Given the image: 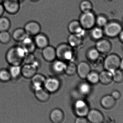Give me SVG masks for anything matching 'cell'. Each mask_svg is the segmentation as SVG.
I'll use <instances>...</instances> for the list:
<instances>
[{
	"label": "cell",
	"mask_w": 123,
	"mask_h": 123,
	"mask_svg": "<svg viewBox=\"0 0 123 123\" xmlns=\"http://www.w3.org/2000/svg\"><path fill=\"white\" fill-rule=\"evenodd\" d=\"M27 53L21 46H14L8 50L6 59L11 65H21Z\"/></svg>",
	"instance_id": "6da1fadb"
},
{
	"label": "cell",
	"mask_w": 123,
	"mask_h": 123,
	"mask_svg": "<svg viewBox=\"0 0 123 123\" xmlns=\"http://www.w3.org/2000/svg\"><path fill=\"white\" fill-rule=\"evenodd\" d=\"M96 17L92 11L82 12L80 16L79 21L82 27L86 30L92 29L96 25Z\"/></svg>",
	"instance_id": "7a4b0ae2"
},
{
	"label": "cell",
	"mask_w": 123,
	"mask_h": 123,
	"mask_svg": "<svg viewBox=\"0 0 123 123\" xmlns=\"http://www.w3.org/2000/svg\"><path fill=\"white\" fill-rule=\"evenodd\" d=\"M121 60L120 57L116 54L108 55L104 60V68L105 70L111 72L113 74L116 70L119 69Z\"/></svg>",
	"instance_id": "3957f363"
},
{
	"label": "cell",
	"mask_w": 123,
	"mask_h": 123,
	"mask_svg": "<svg viewBox=\"0 0 123 123\" xmlns=\"http://www.w3.org/2000/svg\"><path fill=\"white\" fill-rule=\"evenodd\" d=\"M121 25L116 22H108L104 27L103 31L106 36L111 38H114L118 36L123 30Z\"/></svg>",
	"instance_id": "277c9868"
},
{
	"label": "cell",
	"mask_w": 123,
	"mask_h": 123,
	"mask_svg": "<svg viewBox=\"0 0 123 123\" xmlns=\"http://www.w3.org/2000/svg\"><path fill=\"white\" fill-rule=\"evenodd\" d=\"M75 114L78 117L86 116L90 111L89 105L87 103L82 99L77 100L74 105Z\"/></svg>",
	"instance_id": "5b68a950"
},
{
	"label": "cell",
	"mask_w": 123,
	"mask_h": 123,
	"mask_svg": "<svg viewBox=\"0 0 123 123\" xmlns=\"http://www.w3.org/2000/svg\"><path fill=\"white\" fill-rule=\"evenodd\" d=\"M5 11L10 14L18 13L20 8V2L17 0H4L2 3Z\"/></svg>",
	"instance_id": "8992f818"
},
{
	"label": "cell",
	"mask_w": 123,
	"mask_h": 123,
	"mask_svg": "<svg viewBox=\"0 0 123 123\" xmlns=\"http://www.w3.org/2000/svg\"><path fill=\"white\" fill-rule=\"evenodd\" d=\"M60 82L58 79L55 77L46 78L44 83V88L49 93L56 92L60 89Z\"/></svg>",
	"instance_id": "52a82bcc"
},
{
	"label": "cell",
	"mask_w": 123,
	"mask_h": 123,
	"mask_svg": "<svg viewBox=\"0 0 123 123\" xmlns=\"http://www.w3.org/2000/svg\"><path fill=\"white\" fill-rule=\"evenodd\" d=\"M24 29L28 36L35 37L40 33L41 27L38 22L30 21L25 24Z\"/></svg>",
	"instance_id": "ba28073f"
},
{
	"label": "cell",
	"mask_w": 123,
	"mask_h": 123,
	"mask_svg": "<svg viewBox=\"0 0 123 123\" xmlns=\"http://www.w3.org/2000/svg\"><path fill=\"white\" fill-rule=\"evenodd\" d=\"M68 30L71 34H77L83 37L85 34L86 30L83 29L79 20H72L68 26Z\"/></svg>",
	"instance_id": "9c48e42d"
},
{
	"label": "cell",
	"mask_w": 123,
	"mask_h": 123,
	"mask_svg": "<svg viewBox=\"0 0 123 123\" xmlns=\"http://www.w3.org/2000/svg\"><path fill=\"white\" fill-rule=\"evenodd\" d=\"M38 68L33 64H24L21 67V74L26 79H31L37 72Z\"/></svg>",
	"instance_id": "30bf717a"
},
{
	"label": "cell",
	"mask_w": 123,
	"mask_h": 123,
	"mask_svg": "<svg viewBox=\"0 0 123 123\" xmlns=\"http://www.w3.org/2000/svg\"><path fill=\"white\" fill-rule=\"evenodd\" d=\"M42 55L45 61L53 62L57 58L55 48L50 45H48L42 49Z\"/></svg>",
	"instance_id": "8fae6325"
},
{
	"label": "cell",
	"mask_w": 123,
	"mask_h": 123,
	"mask_svg": "<svg viewBox=\"0 0 123 123\" xmlns=\"http://www.w3.org/2000/svg\"><path fill=\"white\" fill-rule=\"evenodd\" d=\"M112 46L111 43L106 39L98 40L95 45V48L100 53L105 54L111 51Z\"/></svg>",
	"instance_id": "7c38bea8"
},
{
	"label": "cell",
	"mask_w": 123,
	"mask_h": 123,
	"mask_svg": "<svg viewBox=\"0 0 123 123\" xmlns=\"http://www.w3.org/2000/svg\"><path fill=\"white\" fill-rule=\"evenodd\" d=\"M86 116L88 121L91 123H103L104 120V117L102 113L95 109L90 110Z\"/></svg>",
	"instance_id": "4fadbf2b"
},
{
	"label": "cell",
	"mask_w": 123,
	"mask_h": 123,
	"mask_svg": "<svg viewBox=\"0 0 123 123\" xmlns=\"http://www.w3.org/2000/svg\"><path fill=\"white\" fill-rule=\"evenodd\" d=\"M91 71L90 66L85 62H81L77 66V73L82 79H86Z\"/></svg>",
	"instance_id": "5bb4252c"
},
{
	"label": "cell",
	"mask_w": 123,
	"mask_h": 123,
	"mask_svg": "<svg viewBox=\"0 0 123 123\" xmlns=\"http://www.w3.org/2000/svg\"><path fill=\"white\" fill-rule=\"evenodd\" d=\"M34 41L36 47L39 49H43L49 45V40L47 36L44 34L40 33L35 36Z\"/></svg>",
	"instance_id": "9a60e30c"
},
{
	"label": "cell",
	"mask_w": 123,
	"mask_h": 123,
	"mask_svg": "<svg viewBox=\"0 0 123 123\" xmlns=\"http://www.w3.org/2000/svg\"><path fill=\"white\" fill-rule=\"evenodd\" d=\"M35 95L39 101L43 102H47L49 99L50 93L42 87L34 89Z\"/></svg>",
	"instance_id": "2e32d148"
},
{
	"label": "cell",
	"mask_w": 123,
	"mask_h": 123,
	"mask_svg": "<svg viewBox=\"0 0 123 123\" xmlns=\"http://www.w3.org/2000/svg\"><path fill=\"white\" fill-rule=\"evenodd\" d=\"M22 47L25 50L27 53H32L36 48L34 40L29 36L27 37L21 42Z\"/></svg>",
	"instance_id": "e0dca14e"
},
{
	"label": "cell",
	"mask_w": 123,
	"mask_h": 123,
	"mask_svg": "<svg viewBox=\"0 0 123 123\" xmlns=\"http://www.w3.org/2000/svg\"><path fill=\"white\" fill-rule=\"evenodd\" d=\"M100 103L103 108L110 110L115 107L116 103V100L111 95H106L102 98Z\"/></svg>",
	"instance_id": "ac0fdd59"
},
{
	"label": "cell",
	"mask_w": 123,
	"mask_h": 123,
	"mask_svg": "<svg viewBox=\"0 0 123 123\" xmlns=\"http://www.w3.org/2000/svg\"><path fill=\"white\" fill-rule=\"evenodd\" d=\"M50 118L53 123H60L63 120L64 114L61 110L56 108L52 111L50 115Z\"/></svg>",
	"instance_id": "d6986e66"
},
{
	"label": "cell",
	"mask_w": 123,
	"mask_h": 123,
	"mask_svg": "<svg viewBox=\"0 0 123 123\" xmlns=\"http://www.w3.org/2000/svg\"><path fill=\"white\" fill-rule=\"evenodd\" d=\"M68 44L72 48L78 47L81 45L83 37L77 34H71L68 37Z\"/></svg>",
	"instance_id": "ffe728a7"
},
{
	"label": "cell",
	"mask_w": 123,
	"mask_h": 123,
	"mask_svg": "<svg viewBox=\"0 0 123 123\" xmlns=\"http://www.w3.org/2000/svg\"><path fill=\"white\" fill-rule=\"evenodd\" d=\"M99 82L104 85L110 84L113 81V74L107 70H104L99 74Z\"/></svg>",
	"instance_id": "44dd1931"
},
{
	"label": "cell",
	"mask_w": 123,
	"mask_h": 123,
	"mask_svg": "<svg viewBox=\"0 0 123 123\" xmlns=\"http://www.w3.org/2000/svg\"><path fill=\"white\" fill-rule=\"evenodd\" d=\"M72 48L68 44L66 43H62L59 45L55 49L57 58L58 60L63 61V57L66 53Z\"/></svg>",
	"instance_id": "7402d4cb"
},
{
	"label": "cell",
	"mask_w": 123,
	"mask_h": 123,
	"mask_svg": "<svg viewBox=\"0 0 123 123\" xmlns=\"http://www.w3.org/2000/svg\"><path fill=\"white\" fill-rule=\"evenodd\" d=\"M28 35L24 28H18L15 29L12 33V37L15 41L21 42Z\"/></svg>",
	"instance_id": "603a6c76"
},
{
	"label": "cell",
	"mask_w": 123,
	"mask_h": 123,
	"mask_svg": "<svg viewBox=\"0 0 123 123\" xmlns=\"http://www.w3.org/2000/svg\"><path fill=\"white\" fill-rule=\"evenodd\" d=\"M46 78L41 74H37L31 78V84L34 89L42 87Z\"/></svg>",
	"instance_id": "cb8c5ba5"
},
{
	"label": "cell",
	"mask_w": 123,
	"mask_h": 123,
	"mask_svg": "<svg viewBox=\"0 0 123 123\" xmlns=\"http://www.w3.org/2000/svg\"><path fill=\"white\" fill-rule=\"evenodd\" d=\"M52 64V69L53 71L57 73L61 74L63 72H65L67 64L63 61L58 60H55L53 62Z\"/></svg>",
	"instance_id": "d4e9b609"
},
{
	"label": "cell",
	"mask_w": 123,
	"mask_h": 123,
	"mask_svg": "<svg viewBox=\"0 0 123 123\" xmlns=\"http://www.w3.org/2000/svg\"><path fill=\"white\" fill-rule=\"evenodd\" d=\"M8 70L11 79H17L19 77L20 74H21V65H11Z\"/></svg>",
	"instance_id": "484cf974"
},
{
	"label": "cell",
	"mask_w": 123,
	"mask_h": 123,
	"mask_svg": "<svg viewBox=\"0 0 123 123\" xmlns=\"http://www.w3.org/2000/svg\"><path fill=\"white\" fill-rule=\"evenodd\" d=\"M91 34L94 39L98 41L102 39L104 35V31L102 27H94L92 29Z\"/></svg>",
	"instance_id": "4316f807"
},
{
	"label": "cell",
	"mask_w": 123,
	"mask_h": 123,
	"mask_svg": "<svg viewBox=\"0 0 123 123\" xmlns=\"http://www.w3.org/2000/svg\"><path fill=\"white\" fill-rule=\"evenodd\" d=\"M93 5L89 0H82L79 4V8L81 12L92 11Z\"/></svg>",
	"instance_id": "83f0119b"
},
{
	"label": "cell",
	"mask_w": 123,
	"mask_h": 123,
	"mask_svg": "<svg viewBox=\"0 0 123 123\" xmlns=\"http://www.w3.org/2000/svg\"><path fill=\"white\" fill-rule=\"evenodd\" d=\"M11 22L6 17H0V32L8 31L11 27Z\"/></svg>",
	"instance_id": "f1b7e54d"
},
{
	"label": "cell",
	"mask_w": 123,
	"mask_h": 123,
	"mask_svg": "<svg viewBox=\"0 0 123 123\" xmlns=\"http://www.w3.org/2000/svg\"><path fill=\"white\" fill-rule=\"evenodd\" d=\"M86 79L89 84H96L99 82V74L95 71H90L87 76Z\"/></svg>",
	"instance_id": "f546056e"
},
{
	"label": "cell",
	"mask_w": 123,
	"mask_h": 123,
	"mask_svg": "<svg viewBox=\"0 0 123 123\" xmlns=\"http://www.w3.org/2000/svg\"><path fill=\"white\" fill-rule=\"evenodd\" d=\"M89 82H84L80 84L79 86V90L80 93L84 95H87L91 92L92 88Z\"/></svg>",
	"instance_id": "4dcf8cb0"
},
{
	"label": "cell",
	"mask_w": 123,
	"mask_h": 123,
	"mask_svg": "<svg viewBox=\"0 0 123 123\" xmlns=\"http://www.w3.org/2000/svg\"><path fill=\"white\" fill-rule=\"evenodd\" d=\"M65 73L69 76H73L77 73V65L73 62L67 64Z\"/></svg>",
	"instance_id": "1f68e13d"
},
{
	"label": "cell",
	"mask_w": 123,
	"mask_h": 123,
	"mask_svg": "<svg viewBox=\"0 0 123 123\" xmlns=\"http://www.w3.org/2000/svg\"><path fill=\"white\" fill-rule=\"evenodd\" d=\"M100 53L96 48H92L88 50L87 53V57L91 61H95L99 57Z\"/></svg>",
	"instance_id": "d6a6232c"
},
{
	"label": "cell",
	"mask_w": 123,
	"mask_h": 123,
	"mask_svg": "<svg viewBox=\"0 0 123 123\" xmlns=\"http://www.w3.org/2000/svg\"><path fill=\"white\" fill-rule=\"evenodd\" d=\"M113 81L117 83H120L123 81V71L120 69L116 70L113 74Z\"/></svg>",
	"instance_id": "836d02e7"
},
{
	"label": "cell",
	"mask_w": 123,
	"mask_h": 123,
	"mask_svg": "<svg viewBox=\"0 0 123 123\" xmlns=\"http://www.w3.org/2000/svg\"><path fill=\"white\" fill-rule=\"evenodd\" d=\"M108 22L107 18L104 15L100 14L96 16V25H97L98 26L104 27Z\"/></svg>",
	"instance_id": "e575fe53"
},
{
	"label": "cell",
	"mask_w": 123,
	"mask_h": 123,
	"mask_svg": "<svg viewBox=\"0 0 123 123\" xmlns=\"http://www.w3.org/2000/svg\"><path fill=\"white\" fill-rule=\"evenodd\" d=\"M11 79L8 69H0V81L3 82L8 81Z\"/></svg>",
	"instance_id": "d590c367"
},
{
	"label": "cell",
	"mask_w": 123,
	"mask_h": 123,
	"mask_svg": "<svg viewBox=\"0 0 123 123\" xmlns=\"http://www.w3.org/2000/svg\"><path fill=\"white\" fill-rule=\"evenodd\" d=\"M11 35L8 31L0 32V42L3 44H6L10 42Z\"/></svg>",
	"instance_id": "8d00e7d4"
},
{
	"label": "cell",
	"mask_w": 123,
	"mask_h": 123,
	"mask_svg": "<svg viewBox=\"0 0 123 123\" xmlns=\"http://www.w3.org/2000/svg\"><path fill=\"white\" fill-rule=\"evenodd\" d=\"M35 56L32 53H27L25 56L23 63L25 64H32L35 60Z\"/></svg>",
	"instance_id": "74e56055"
},
{
	"label": "cell",
	"mask_w": 123,
	"mask_h": 123,
	"mask_svg": "<svg viewBox=\"0 0 123 123\" xmlns=\"http://www.w3.org/2000/svg\"><path fill=\"white\" fill-rule=\"evenodd\" d=\"M111 96L115 100L119 99L121 97V94L119 91L117 90H114L112 92Z\"/></svg>",
	"instance_id": "f35d334b"
},
{
	"label": "cell",
	"mask_w": 123,
	"mask_h": 123,
	"mask_svg": "<svg viewBox=\"0 0 123 123\" xmlns=\"http://www.w3.org/2000/svg\"><path fill=\"white\" fill-rule=\"evenodd\" d=\"M75 123H88V121L85 117H78L75 120Z\"/></svg>",
	"instance_id": "ab89813d"
},
{
	"label": "cell",
	"mask_w": 123,
	"mask_h": 123,
	"mask_svg": "<svg viewBox=\"0 0 123 123\" xmlns=\"http://www.w3.org/2000/svg\"><path fill=\"white\" fill-rule=\"evenodd\" d=\"M5 12L2 3H0V17L2 16Z\"/></svg>",
	"instance_id": "60d3db41"
},
{
	"label": "cell",
	"mask_w": 123,
	"mask_h": 123,
	"mask_svg": "<svg viewBox=\"0 0 123 123\" xmlns=\"http://www.w3.org/2000/svg\"><path fill=\"white\" fill-rule=\"evenodd\" d=\"M119 39L120 41L123 43V30L121 31L119 35Z\"/></svg>",
	"instance_id": "b9f144b4"
},
{
	"label": "cell",
	"mask_w": 123,
	"mask_h": 123,
	"mask_svg": "<svg viewBox=\"0 0 123 123\" xmlns=\"http://www.w3.org/2000/svg\"><path fill=\"white\" fill-rule=\"evenodd\" d=\"M119 69L123 71V59L121 60L120 63V67Z\"/></svg>",
	"instance_id": "7bdbcfd3"
},
{
	"label": "cell",
	"mask_w": 123,
	"mask_h": 123,
	"mask_svg": "<svg viewBox=\"0 0 123 123\" xmlns=\"http://www.w3.org/2000/svg\"><path fill=\"white\" fill-rule=\"evenodd\" d=\"M4 0H0V3H2Z\"/></svg>",
	"instance_id": "ee69618b"
},
{
	"label": "cell",
	"mask_w": 123,
	"mask_h": 123,
	"mask_svg": "<svg viewBox=\"0 0 123 123\" xmlns=\"http://www.w3.org/2000/svg\"><path fill=\"white\" fill-rule=\"evenodd\" d=\"M31 1H34V2H36V1H38L39 0H31Z\"/></svg>",
	"instance_id": "f6af8a7d"
},
{
	"label": "cell",
	"mask_w": 123,
	"mask_h": 123,
	"mask_svg": "<svg viewBox=\"0 0 123 123\" xmlns=\"http://www.w3.org/2000/svg\"><path fill=\"white\" fill-rule=\"evenodd\" d=\"M17 0L19 2H21L23 0Z\"/></svg>",
	"instance_id": "bcb514c9"
},
{
	"label": "cell",
	"mask_w": 123,
	"mask_h": 123,
	"mask_svg": "<svg viewBox=\"0 0 123 123\" xmlns=\"http://www.w3.org/2000/svg\"><path fill=\"white\" fill-rule=\"evenodd\" d=\"M122 48H123V46H122Z\"/></svg>",
	"instance_id": "7dc6e473"
},
{
	"label": "cell",
	"mask_w": 123,
	"mask_h": 123,
	"mask_svg": "<svg viewBox=\"0 0 123 123\" xmlns=\"http://www.w3.org/2000/svg\"></svg>",
	"instance_id": "c3c4849f"
},
{
	"label": "cell",
	"mask_w": 123,
	"mask_h": 123,
	"mask_svg": "<svg viewBox=\"0 0 123 123\" xmlns=\"http://www.w3.org/2000/svg\"></svg>",
	"instance_id": "681fc988"
}]
</instances>
